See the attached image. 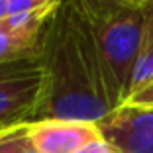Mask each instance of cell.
<instances>
[{
    "instance_id": "6da1fadb",
    "label": "cell",
    "mask_w": 153,
    "mask_h": 153,
    "mask_svg": "<svg viewBox=\"0 0 153 153\" xmlns=\"http://www.w3.org/2000/svg\"><path fill=\"white\" fill-rule=\"evenodd\" d=\"M39 55L45 69V92L30 124L41 120L98 124L112 112L106 92L81 51L67 0H61L45 24Z\"/></svg>"
},
{
    "instance_id": "7a4b0ae2",
    "label": "cell",
    "mask_w": 153,
    "mask_h": 153,
    "mask_svg": "<svg viewBox=\"0 0 153 153\" xmlns=\"http://www.w3.org/2000/svg\"><path fill=\"white\" fill-rule=\"evenodd\" d=\"M92 26L104 67V82L110 108L128 100L134 69L140 55L143 6L116 0H81Z\"/></svg>"
},
{
    "instance_id": "3957f363",
    "label": "cell",
    "mask_w": 153,
    "mask_h": 153,
    "mask_svg": "<svg viewBox=\"0 0 153 153\" xmlns=\"http://www.w3.org/2000/svg\"><path fill=\"white\" fill-rule=\"evenodd\" d=\"M45 92L41 55L0 63V131L30 124Z\"/></svg>"
},
{
    "instance_id": "277c9868",
    "label": "cell",
    "mask_w": 153,
    "mask_h": 153,
    "mask_svg": "<svg viewBox=\"0 0 153 153\" xmlns=\"http://www.w3.org/2000/svg\"><path fill=\"white\" fill-rule=\"evenodd\" d=\"M98 128L120 153H153V108L124 104L98 122Z\"/></svg>"
},
{
    "instance_id": "5b68a950",
    "label": "cell",
    "mask_w": 153,
    "mask_h": 153,
    "mask_svg": "<svg viewBox=\"0 0 153 153\" xmlns=\"http://www.w3.org/2000/svg\"><path fill=\"white\" fill-rule=\"evenodd\" d=\"M27 134L37 153H79L102 137L98 124L75 120H41L27 124Z\"/></svg>"
},
{
    "instance_id": "8992f818",
    "label": "cell",
    "mask_w": 153,
    "mask_h": 153,
    "mask_svg": "<svg viewBox=\"0 0 153 153\" xmlns=\"http://www.w3.org/2000/svg\"><path fill=\"white\" fill-rule=\"evenodd\" d=\"M41 33H43V30L33 32V30L16 26L8 18L0 20V63L37 55Z\"/></svg>"
},
{
    "instance_id": "52a82bcc",
    "label": "cell",
    "mask_w": 153,
    "mask_h": 153,
    "mask_svg": "<svg viewBox=\"0 0 153 153\" xmlns=\"http://www.w3.org/2000/svg\"><path fill=\"white\" fill-rule=\"evenodd\" d=\"M151 82H153V0L143 4V30H141L140 55H137V63L134 69L128 98Z\"/></svg>"
},
{
    "instance_id": "ba28073f",
    "label": "cell",
    "mask_w": 153,
    "mask_h": 153,
    "mask_svg": "<svg viewBox=\"0 0 153 153\" xmlns=\"http://www.w3.org/2000/svg\"><path fill=\"white\" fill-rule=\"evenodd\" d=\"M0 153H37L27 134V124L0 131Z\"/></svg>"
},
{
    "instance_id": "9c48e42d",
    "label": "cell",
    "mask_w": 153,
    "mask_h": 153,
    "mask_svg": "<svg viewBox=\"0 0 153 153\" xmlns=\"http://www.w3.org/2000/svg\"><path fill=\"white\" fill-rule=\"evenodd\" d=\"M124 104L128 106H137V108H153V82L147 86H143L141 90H137L135 94H131ZM122 104V106H124Z\"/></svg>"
},
{
    "instance_id": "30bf717a",
    "label": "cell",
    "mask_w": 153,
    "mask_h": 153,
    "mask_svg": "<svg viewBox=\"0 0 153 153\" xmlns=\"http://www.w3.org/2000/svg\"><path fill=\"white\" fill-rule=\"evenodd\" d=\"M79 153H120L108 140H104V137H98V140L90 141L88 145L81 149Z\"/></svg>"
},
{
    "instance_id": "8fae6325",
    "label": "cell",
    "mask_w": 153,
    "mask_h": 153,
    "mask_svg": "<svg viewBox=\"0 0 153 153\" xmlns=\"http://www.w3.org/2000/svg\"><path fill=\"white\" fill-rule=\"evenodd\" d=\"M8 18V0H0V20Z\"/></svg>"
},
{
    "instance_id": "7c38bea8",
    "label": "cell",
    "mask_w": 153,
    "mask_h": 153,
    "mask_svg": "<svg viewBox=\"0 0 153 153\" xmlns=\"http://www.w3.org/2000/svg\"><path fill=\"white\" fill-rule=\"evenodd\" d=\"M116 2H124V4H134V6H143L151 0H116Z\"/></svg>"
}]
</instances>
